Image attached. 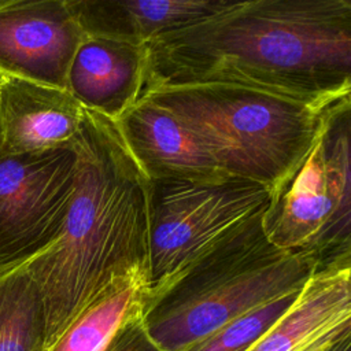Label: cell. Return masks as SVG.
<instances>
[{
	"label": "cell",
	"instance_id": "cell-12",
	"mask_svg": "<svg viewBox=\"0 0 351 351\" xmlns=\"http://www.w3.org/2000/svg\"><path fill=\"white\" fill-rule=\"evenodd\" d=\"M147 48L85 36L73 58L67 90L88 110L119 119L141 97Z\"/></svg>",
	"mask_w": 351,
	"mask_h": 351
},
{
	"label": "cell",
	"instance_id": "cell-6",
	"mask_svg": "<svg viewBox=\"0 0 351 351\" xmlns=\"http://www.w3.org/2000/svg\"><path fill=\"white\" fill-rule=\"evenodd\" d=\"M271 192L241 178L151 181L149 289L174 276L269 207Z\"/></svg>",
	"mask_w": 351,
	"mask_h": 351
},
{
	"label": "cell",
	"instance_id": "cell-8",
	"mask_svg": "<svg viewBox=\"0 0 351 351\" xmlns=\"http://www.w3.org/2000/svg\"><path fill=\"white\" fill-rule=\"evenodd\" d=\"M84 37L67 0H0V78L67 89Z\"/></svg>",
	"mask_w": 351,
	"mask_h": 351
},
{
	"label": "cell",
	"instance_id": "cell-15",
	"mask_svg": "<svg viewBox=\"0 0 351 351\" xmlns=\"http://www.w3.org/2000/svg\"><path fill=\"white\" fill-rule=\"evenodd\" d=\"M0 351H47L43 300L23 265L0 273Z\"/></svg>",
	"mask_w": 351,
	"mask_h": 351
},
{
	"label": "cell",
	"instance_id": "cell-5",
	"mask_svg": "<svg viewBox=\"0 0 351 351\" xmlns=\"http://www.w3.org/2000/svg\"><path fill=\"white\" fill-rule=\"evenodd\" d=\"M350 115L351 97L328 112L315 144L262 217L270 243L311 258L315 270L351 265Z\"/></svg>",
	"mask_w": 351,
	"mask_h": 351
},
{
	"label": "cell",
	"instance_id": "cell-16",
	"mask_svg": "<svg viewBox=\"0 0 351 351\" xmlns=\"http://www.w3.org/2000/svg\"><path fill=\"white\" fill-rule=\"evenodd\" d=\"M291 292L271 302L261 304L234 319L229 321L218 330L213 332L199 343L184 351H250L270 330L278 318L289 308L298 293Z\"/></svg>",
	"mask_w": 351,
	"mask_h": 351
},
{
	"label": "cell",
	"instance_id": "cell-10",
	"mask_svg": "<svg viewBox=\"0 0 351 351\" xmlns=\"http://www.w3.org/2000/svg\"><path fill=\"white\" fill-rule=\"evenodd\" d=\"M118 121L149 181H219L226 177L195 133L173 112L140 99Z\"/></svg>",
	"mask_w": 351,
	"mask_h": 351
},
{
	"label": "cell",
	"instance_id": "cell-9",
	"mask_svg": "<svg viewBox=\"0 0 351 351\" xmlns=\"http://www.w3.org/2000/svg\"><path fill=\"white\" fill-rule=\"evenodd\" d=\"M84 107L63 88L0 78V152L32 155L73 148Z\"/></svg>",
	"mask_w": 351,
	"mask_h": 351
},
{
	"label": "cell",
	"instance_id": "cell-14",
	"mask_svg": "<svg viewBox=\"0 0 351 351\" xmlns=\"http://www.w3.org/2000/svg\"><path fill=\"white\" fill-rule=\"evenodd\" d=\"M149 293L147 270L115 278L74 317L48 351H104L129 319L144 313Z\"/></svg>",
	"mask_w": 351,
	"mask_h": 351
},
{
	"label": "cell",
	"instance_id": "cell-7",
	"mask_svg": "<svg viewBox=\"0 0 351 351\" xmlns=\"http://www.w3.org/2000/svg\"><path fill=\"white\" fill-rule=\"evenodd\" d=\"M75 152H0V273L18 267L58 237L75 180Z\"/></svg>",
	"mask_w": 351,
	"mask_h": 351
},
{
	"label": "cell",
	"instance_id": "cell-4",
	"mask_svg": "<svg viewBox=\"0 0 351 351\" xmlns=\"http://www.w3.org/2000/svg\"><path fill=\"white\" fill-rule=\"evenodd\" d=\"M140 99L177 115L226 177L261 184L271 195L307 156L339 103L319 107L215 84L151 86Z\"/></svg>",
	"mask_w": 351,
	"mask_h": 351
},
{
	"label": "cell",
	"instance_id": "cell-13",
	"mask_svg": "<svg viewBox=\"0 0 351 351\" xmlns=\"http://www.w3.org/2000/svg\"><path fill=\"white\" fill-rule=\"evenodd\" d=\"M226 0H67L84 36L147 45L173 30L207 18Z\"/></svg>",
	"mask_w": 351,
	"mask_h": 351
},
{
	"label": "cell",
	"instance_id": "cell-2",
	"mask_svg": "<svg viewBox=\"0 0 351 351\" xmlns=\"http://www.w3.org/2000/svg\"><path fill=\"white\" fill-rule=\"evenodd\" d=\"M73 149L74 192L62 229L23 263L43 300L47 351L115 278L137 269L149 273L151 181L118 121L84 108Z\"/></svg>",
	"mask_w": 351,
	"mask_h": 351
},
{
	"label": "cell",
	"instance_id": "cell-3",
	"mask_svg": "<svg viewBox=\"0 0 351 351\" xmlns=\"http://www.w3.org/2000/svg\"><path fill=\"white\" fill-rule=\"evenodd\" d=\"M265 211L149 296L143 322L163 351H184L236 317L300 291L313 276L311 258L270 243L262 223Z\"/></svg>",
	"mask_w": 351,
	"mask_h": 351
},
{
	"label": "cell",
	"instance_id": "cell-1",
	"mask_svg": "<svg viewBox=\"0 0 351 351\" xmlns=\"http://www.w3.org/2000/svg\"><path fill=\"white\" fill-rule=\"evenodd\" d=\"M145 48L144 89L232 85L319 107L351 97L350 0L230 1Z\"/></svg>",
	"mask_w": 351,
	"mask_h": 351
},
{
	"label": "cell",
	"instance_id": "cell-18",
	"mask_svg": "<svg viewBox=\"0 0 351 351\" xmlns=\"http://www.w3.org/2000/svg\"><path fill=\"white\" fill-rule=\"evenodd\" d=\"M318 351H351V328L343 330L336 339Z\"/></svg>",
	"mask_w": 351,
	"mask_h": 351
},
{
	"label": "cell",
	"instance_id": "cell-17",
	"mask_svg": "<svg viewBox=\"0 0 351 351\" xmlns=\"http://www.w3.org/2000/svg\"><path fill=\"white\" fill-rule=\"evenodd\" d=\"M104 351H163L148 335L143 314L129 319L112 337Z\"/></svg>",
	"mask_w": 351,
	"mask_h": 351
},
{
	"label": "cell",
	"instance_id": "cell-11",
	"mask_svg": "<svg viewBox=\"0 0 351 351\" xmlns=\"http://www.w3.org/2000/svg\"><path fill=\"white\" fill-rule=\"evenodd\" d=\"M351 328V265L315 270L250 351H318Z\"/></svg>",
	"mask_w": 351,
	"mask_h": 351
}]
</instances>
